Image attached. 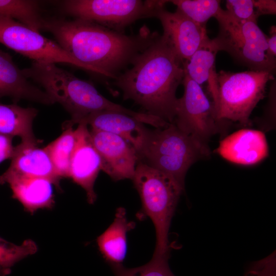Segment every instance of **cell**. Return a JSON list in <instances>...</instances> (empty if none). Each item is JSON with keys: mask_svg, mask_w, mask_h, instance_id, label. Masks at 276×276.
Listing matches in <instances>:
<instances>
[{"mask_svg": "<svg viewBox=\"0 0 276 276\" xmlns=\"http://www.w3.org/2000/svg\"><path fill=\"white\" fill-rule=\"evenodd\" d=\"M8 183L12 197L28 212L51 208L54 204L53 185L50 180L41 177L24 176L0 177V185Z\"/></svg>", "mask_w": 276, "mask_h": 276, "instance_id": "e0dca14e", "label": "cell"}, {"mask_svg": "<svg viewBox=\"0 0 276 276\" xmlns=\"http://www.w3.org/2000/svg\"><path fill=\"white\" fill-rule=\"evenodd\" d=\"M183 95L178 99L173 124L185 133L208 145L209 139L222 132L229 122L217 118L215 107L201 85L185 74Z\"/></svg>", "mask_w": 276, "mask_h": 276, "instance_id": "ba28073f", "label": "cell"}, {"mask_svg": "<svg viewBox=\"0 0 276 276\" xmlns=\"http://www.w3.org/2000/svg\"><path fill=\"white\" fill-rule=\"evenodd\" d=\"M170 255H154L146 264L132 268L123 265L112 266L116 276H175L171 270L168 260Z\"/></svg>", "mask_w": 276, "mask_h": 276, "instance_id": "d4e9b609", "label": "cell"}, {"mask_svg": "<svg viewBox=\"0 0 276 276\" xmlns=\"http://www.w3.org/2000/svg\"><path fill=\"white\" fill-rule=\"evenodd\" d=\"M76 130L77 141L71 158L69 177L85 190L87 201L93 204L97 199L94 185L101 170V158L91 143L87 125L78 124Z\"/></svg>", "mask_w": 276, "mask_h": 276, "instance_id": "7c38bea8", "label": "cell"}, {"mask_svg": "<svg viewBox=\"0 0 276 276\" xmlns=\"http://www.w3.org/2000/svg\"><path fill=\"white\" fill-rule=\"evenodd\" d=\"M37 144L21 142L14 147L10 165L0 177L44 178L52 181L59 188L61 178L47 151L44 148H38Z\"/></svg>", "mask_w": 276, "mask_h": 276, "instance_id": "9a60e30c", "label": "cell"}, {"mask_svg": "<svg viewBox=\"0 0 276 276\" xmlns=\"http://www.w3.org/2000/svg\"><path fill=\"white\" fill-rule=\"evenodd\" d=\"M142 212L152 221L156 233L154 255H170L169 231L180 196L184 190L172 178L138 161L132 179Z\"/></svg>", "mask_w": 276, "mask_h": 276, "instance_id": "277c9868", "label": "cell"}, {"mask_svg": "<svg viewBox=\"0 0 276 276\" xmlns=\"http://www.w3.org/2000/svg\"><path fill=\"white\" fill-rule=\"evenodd\" d=\"M0 18L14 19L39 32L43 19L38 3L30 0H0Z\"/></svg>", "mask_w": 276, "mask_h": 276, "instance_id": "7402d4cb", "label": "cell"}, {"mask_svg": "<svg viewBox=\"0 0 276 276\" xmlns=\"http://www.w3.org/2000/svg\"><path fill=\"white\" fill-rule=\"evenodd\" d=\"M244 276H276L275 251L266 258L252 263Z\"/></svg>", "mask_w": 276, "mask_h": 276, "instance_id": "4316f807", "label": "cell"}, {"mask_svg": "<svg viewBox=\"0 0 276 276\" xmlns=\"http://www.w3.org/2000/svg\"><path fill=\"white\" fill-rule=\"evenodd\" d=\"M177 7V10L202 26H206L208 20L218 14L222 9L218 0H172L169 1Z\"/></svg>", "mask_w": 276, "mask_h": 276, "instance_id": "603a6c76", "label": "cell"}, {"mask_svg": "<svg viewBox=\"0 0 276 276\" xmlns=\"http://www.w3.org/2000/svg\"><path fill=\"white\" fill-rule=\"evenodd\" d=\"M37 112L32 107L0 103V134L18 136L22 142L38 144L32 128Z\"/></svg>", "mask_w": 276, "mask_h": 276, "instance_id": "ffe728a7", "label": "cell"}, {"mask_svg": "<svg viewBox=\"0 0 276 276\" xmlns=\"http://www.w3.org/2000/svg\"><path fill=\"white\" fill-rule=\"evenodd\" d=\"M64 127L62 134L44 148L61 178L69 177L71 158L77 141L76 129L73 126Z\"/></svg>", "mask_w": 276, "mask_h": 276, "instance_id": "44dd1931", "label": "cell"}, {"mask_svg": "<svg viewBox=\"0 0 276 276\" xmlns=\"http://www.w3.org/2000/svg\"><path fill=\"white\" fill-rule=\"evenodd\" d=\"M84 123L91 129L117 135L128 142L138 154L147 139L150 129L144 123L127 114L110 111L92 112L74 124Z\"/></svg>", "mask_w": 276, "mask_h": 276, "instance_id": "4fadbf2b", "label": "cell"}, {"mask_svg": "<svg viewBox=\"0 0 276 276\" xmlns=\"http://www.w3.org/2000/svg\"><path fill=\"white\" fill-rule=\"evenodd\" d=\"M219 51L214 39L208 37L190 58L183 63L185 74L189 78L200 85L207 82L215 109L218 97L215 60Z\"/></svg>", "mask_w": 276, "mask_h": 276, "instance_id": "ac0fdd59", "label": "cell"}, {"mask_svg": "<svg viewBox=\"0 0 276 276\" xmlns=\"http://www.w3.org/2000/svg\"><path fill=\"white\" fill-rule=\"evenodd\" d=\"M150 130L138 161L172 178L183 190L190 167L198 160L208 157L210 150L205 145L179 129L173 123Z\"/></svg>", "mask_w": 276, "mask_h": 276, "instance_id": "3957f363", "label": "cell"}, {"mask_svg": "<svg viewBox=\"0 0 276 276\" xmlns=\"http://www.w3.org/2000/svg\"><path fill=\"white\" fill-rule=\"evenodd\" d=\"M91 143L101 162V170L115 181L132 179L138 162L134 148L113 133L91 129Z\"/></svg>", "mask_w": 276, "mask_h": 276, "instance_id": "30bf717a", "label": "cell"}, {"mask_svg": "<svg viewBox=\"0 0 276 276\" xmlns=\"http://www.w3.org/2000/svg\"><path fill=\"white\" fill-rule=\"evenodd\" d=\"M216 152L232 163L251 165L261 162L268 154L266 136L261 131L243 129L220 141Z\"/></svg>", "mask_w": 276, "mask_h": 276, "instance_id": "5bb4252c", "label": "cell"}, {"mask_svg": "<svg viewBox=\"0 0 276 276\" xmlns=\"http://www.w3.org/2000/svg\"><path fill=\"white\" fill-rule=\"evenodd\" d=\"M4 97L14 102L24 99L45 105L55 103L44 90L28 80L9 53L0 50V99Z\"/></svg>", "mask_w": 276, "mask_h": 276, "instance_id": "2e32d148", "label": "cell"}, {"mask_svg": "<svg viewBox=\"0 0 276 276\" xmlns=\"http://www.w3.org/2000/svg\"><path fill=\"white\" fill-rule=\"evenodd\" d=\"M154 17L163 27V35L170 41L176 54L184 63L208 37L206 26L198 25L180 11L171 12L164 7L159 8Z\"/></svg>", "mask_w": 276, "mask_h": 276, "instance_id": "8fae6325", "label": "cell"}, {"mask_svg": "<svg viewBox=\"0 0 276 276\" xmlns=\"http://www.w3.org/2000/svg\"><path fill=\"white\" fill-rule=\"evenodd\" d=\"M131 65L114 79L123 99L133 101L148 114L173 123L178 99L176 90L185 72L169 40L158 34Z\"/></svg>", "mask_w": 276, "mask_h": 276, "instance_id": "7a4b0ae2", "label": "cell"}, {"mask_svg": "<svg viewBox=\"0 0 276 276\" xmlns=\"http://www.w3.org/2000/svg\"><path fill=\"white\" fill-rule=\"evenodd\" d=\"M135 225L128 221L125 209L119 208L112 223L97 238L99 250L111 267L122 265L127 253V234Z\"/></svg>", "mask_w": 276, "mask_h": 276, "instance_id": "d6986e66", "label": "cell"}, {"mask_svg": "<svg viewBox=\"0 0 276 276\" xmlns=\"http://www.w3.org/2000/svg\"><path fill=\"white\" fill-rule=\"evenodd\" d=\"M168 1L67 0L62 8L75 18L93 22L124 33L125 29L142 18L154 17L157 10Z\"/></svg>", "mask_w": 276, "mask_h": 276, "instance_id": "52a82bcc", "label": "cell"}, {"mask_svg": "<svg viewBox=\"0 0 276 276\" xmlns=\"http://www.w3.org/2000/svg\"><path fill=\"white\" fill-rule=\"evenodd\" d=\"M37 250V245L31 239L17 245L0 237V276L9 274L14 264Z\"/></svg>", "mask_w": 276, "mask_h": 276, "instance_id": "cb8c5ba5", "label": "cell"}, {"mask_svg": "<svg viewBox=\"0 0 276 276\" xmlns=\"http://www.w3.org/2000/svg\"><path fill=\"white\" fill-rule=\"evenodd\" d=\"M215 18L218 22L219 31L214 39L219 51L226 52L250 70L275 74L276 59L269 53L267 36L257 22L236 20L222 9Z\"/></svg>", "mask_w": 276, "mask_h": 276, "instance_id": "8992f818", "label": "cell"}, {"mask_svg": "<svg viewBox=\"0 0 276 276\" xmlns=\"http://www.w3.org/2000/svg\"><path fill=\"white\" fill-rule=\"evenodd\" d=\"M12 137L0 134V163L6 159L11 158L14 152Z\"/></svg>", "mask_w": 276, "mask_h": 276, "instance_id": "f1b7e54d", "label": "cell"}, {"mask_svg": "<svg viewBox=\"0 0 276 276\" xmlns=\"http://www.w3.org/2000/svg\"><path fill=\"white\" fill-rule=\"evenodd\" d=\"M254 7L258 17L261 15H274L276 13L275 0H254Z\"/></svg>", "mask_w": 276, "mask_h": 276, "instance_id": "83f0119b", "label": "cell"}, {"mask_svg": "<svg viewBox=\"0 0 276 276\" xmlns=\"http://www.w3.org/2000/svg\"><path fill=\"white\" fill-rule=\"evenodd\" d=\"M274 79V74L266 71H220L217 73V118L250 126L249 118L253 109L264 98L267 83Z\"/></svg>", "mask_w": 276, "mask_h": 276, "instance_id": "5b68a950", "label": "cell"}, {"mask_svg": "<svg viewBox=\"0 0 276 276\" xmlns=\"http://www.w3.org/2000/svg\"><path fill=\"white\" fill-rule=\"evenodd\" d=\"M226 8L227 13L236 20L257 22L254 0H227Z\"/></svg>", "mask_w": 276, "mask_h": 276, "instance_id": "484cf974", "label": "cell"}, {"mask_svg": "<svg viewBox=\"0 0 276 276\" xmlns=\"http://www.w3.org/2000/svg\"><path fill=\"white\" fill-rule=\"evenodd\" d=\"M41 30L51 33L76 60L113 79L159 34L143 27L139 33L128 35L77 18L43 19Z\"/></svg>", "mask_w": 276, "mask_h": 276, "instance_id": "6da1fadb", "label": "cell"}, {"mask_svg": "<svg viewBox=\"0 0 276 276\" xmlns=\"http://www.w3.org/2000/svg\"><path fill=\"white\" fill-rule=\"evenodd\" d=\"M270 36L267 37L268 50L270 55L273 57L276 56V27H271L269 31Z\"/></svg>", "mask_w": 276, "mask_h": 276, "instance_id": "f546056e", "label": "cell"}, {"mask_svg": "<svg viewBox=\"0 0 276 276\" xmlns=\"http://www.w3.org/2000/svg\"><path fill=\"white\" fill-rule=\"evenodd\" d=\"M0 43L35 62L67 63L97 73L74 58L58 43L11 18H0Z\"/></svg>", "mask_w": 276, "mask_h": 276, "instance_id": "9c48e42d", "label": "cell"}]
</instances>
